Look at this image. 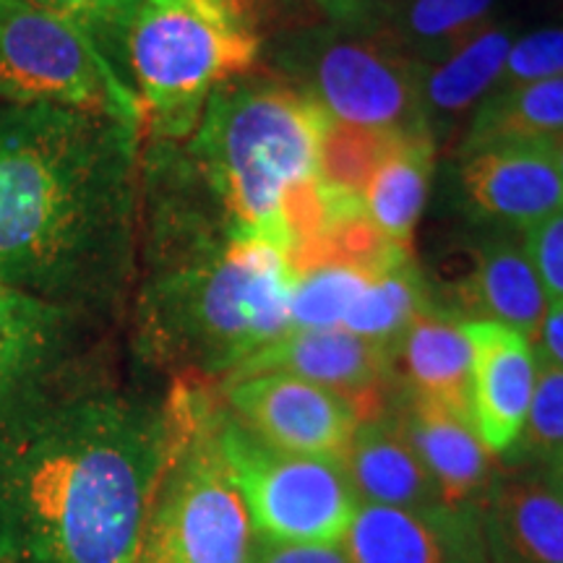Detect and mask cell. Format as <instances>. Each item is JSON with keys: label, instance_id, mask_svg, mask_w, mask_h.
Wrapping results in <instances>:
<instances>
[{"label": "cell", "instance_id": "obj_36", "mask_svg": "<svg viewBox=\"0 0 563 563\" xmlns=\"http://www.w3.org/2000/svg\"><path fill=\"white\" fill-rule=\"evenodd\" d=\"M136 563H178V561L173 559L170 551H167V548L162 545L159 540L154 538V534H150V538H146L144 551H141Z\"/></svg>", "mask_w": 563, "mask_h": 563}, {"label": "cell", "instance_id": "obj_25", "mask_svg": "<svg viewBox=\"0 0 563 563\" xmlns=\"http://www.w3.org/2000/svg\"><path fill=\"white\" fill-rule=\"evenodd\" d=\"M422 313V287L412 258L407 256L389 269L376 274L357 295L344 316V332L363 336L382 347L397 352L402 334Z\"/></svg>", "mask_w": 563, "mask_h": 563}, {"label": "cell", "instance_id": "obj_33", "mask_svg": "<svg viewBox=\"0 0 563 563\" xmlns=\"http://www.w3.org/2000/svg\"><path fill=\"white\" fill-rule=\"evenodd\" d=\"M534 355L540 361H548L563 368V302H551L543 323H540V332L532 342Z\"/></svg>", "mask_w": 563, "mask_h": 563}, {"label": "cell", "instance_id": "obj_6", "mask_svg": "<svg viewBox=\"0 0 563 563\" xmlns=\"http://www.w3.org/2000/svg\"><path fill=\"white\" fill-rule=\"evenodd\" d=\"M170 454L150 534L178 563H253L262 534L217 441V407L196 389L167 405Z\"/></svg>", "mask_w": 563, "mask_h": 563}, {"label": "cell", "instance_id": "obj_37", "mask_svg": "<svg viewBox=\"0 0 563 563\" xmlns=\"http://www.w3.org/2000/svg\"><path fill=\"white\" fill-rule=\"evenodd\" d=\"M551 144H553V154H555V165H559L561 178H563V136L551 141Z\"/></svg>", "mask_w": 563, "mask_h": 563}, {"label": "cell", "instance_id": "obj_20", "mask_svg": "<svg viewBox=\"0 0 563 563\" xmlns=\"http://www.w3.org/2000/svg\"><path fill=\"white\" fill-rule=\"evenodd\" d=\"M496 0H376L355 21L371 24L397 42L426 68L490 26Z\"/></svg>", "mask_w": 563, "mask_h": 563}, {"label": "cell", "instance_id": "obj_4", "mask_svg": "<svg viewBox=\"0 0 563 563\" xmlns=\"http://www.w3.org/2000/svg\"><path fill=\"white\" fill-rule=\"evenodd\" d=\"M327 121L311 95L282 84L228 81L214 89L188 157L228 217V238L262 235L285 251L282 207L319 175Z\"/></svg>", "mask_w": 563, "mask_h": 563}, {"label": "cell", "instance_id": "obj_21", "mask_svg": "<svg viewBox=\"0 0 563 563\" xmlns=\"http://www.w3.org/2000/svg\"><path fill=\"white\" fill-rule=\"evenodd\" d=\"M464 306L477 313V321H496L517 329L534 342L548 306L538 272L522 243H488L475 256L473 272L462 287Z\"/></svg>", "mask_w": 563, "mask_h": 563}, {"label": "cell", "instance_id": "obj_2", "mask_svg": "<svg viewBox=\"0 0 563 563\" xmlns=\"http://www.w3.org/2000/svg\"><path fill=\"white\" fill-rule=\"evenodd\" d=\"M131 125L0 102V282L79 308L123 238Z\"/></svg>", "mask_w": 563, "mask_h": 563}, {"label": "cell", "instance_id": "obj_31", "mask_svg": "<svg viewBox=\"0 0 563 563\" xmlns=\"http://www.w3.org/2000/svg\"><path fill=\"white\" fill-rule=\"evenodd\" d=\"M525 251L551 302H563V209L525 230Z\"/></svg>", "mask_w": 563, "mask_h": 563}, {"label": "cell", "instance_id": "obj_26", "mask_svg": "<svg viewBox=\"0 0 563 563\" xmlns=\"http://www.w3.org/2000/svg\"><path fill=\"white\" fill-rule=\"evenodd\" d=\"M399 136L407 133L368 131L329 118L319 150V178L327 186L357 194L363 199L371 175Z\"/></svg>", "mask_w": 563, "mask_h": 563}, {"label": "cell", "instance_id": "obj_22", "mask_svg": "<svg viewBox=\"0 0 563 563\" xmlns=\"http://www.w3.org/2000/svg\"><path fill=\"white\" fill-rule=\"evenodd\" d=\"M433 175L431 133H407L394 141L382 165L371 175L363 203L373 228L397 249L410 251L415 224L426 207Z\"/></svg>", "mask_w": 563, "mask_h": 563}, {"label": "cell", "instance_id": "obj_28", "mask_svg": "<svg viewBox=\"0 0 563 563\" xmlns=\"http://www.w3.org/2000/svg\"><path fill=\"white\" fill-rule=\"evenodd\" d=\"M519 452L527 460L561 467L563 464V368L538 357V378L530 412H527Z\"/></svg>", "mask_w": 563, "mask_h": 563}, {"label": "cell", "instance_id": "obj_18", "mask_svg": "<svg viewBox=\"0 0 563 563\" xmlns=\"http://www.w3.org/2000/svg\"><path fill=\"white\" fill-rule=\"evenodd\" d=\"M407 439L439 485L446 506H481L490 481V452L475 422L446 407L412 399L402 420Z\"/></svg>", "mask_w": 563, "mask_h": 563}, {"label": "cell", "instance_id": "obj_15", "mask_svg": "<svg viewBox=\"0 0 563 563\" xmlns=\"http://www.w3.org/2000/svg\"><path fill=\"white\" fill-rule=\"evenodd\" d=\"M488 563H563V477L519 473L481 504Z\"/></svg>", "mask_w": 563, "mask_h": 563}, {"label": "cell", "instance_id": "obj_9", "mask_svg": "<svg viewBox=\"0 0 563 563\" xmlns=\"http://www.w3.org/2000/svg\"><path fill=\"white\" fill-rule=\"evenodd\" d=\"M347 30L306 37L300 60L311 74V97L332 121L382 133L428 131L422 104L426 66L389 34L352 21Z\"/></svg>", "mask_w": 563, "mask_h": 563}, {"label": "cell", "instance_id": "obj_35", "mask_svg": "<svg viewBox=\"0 0 563 563\" xmlns=\"http://www.w3.org/2000/svg\"><path fill=\"white\" fill-rule=\"evenodd\" d=\"M311 3L321 5V9L332 19L340 21V24H352V21L357 19V13H361L363 0H311Z\"/></svg>", "mask_w": 563, "mask_h": 563}, {"label": "cell", "instance_id": "obj_13", "mask_svg": "<svg viewBox=\"0 0 563 563\" xmlns=\"http://www.w3.org/2000/svg\"><path fill=\"white\" fill-rule=\"evenodd\" d=\"M462 186L481 214L530 230L563 209V178L548 141H498L467 152Z\"/></svg>", "mask_w": 563, "mask_h": 563}, {"label": "cell", "instance_id": "obj_1", "mask_svg": "<svg viewBox=\"0 0 563 563\" xmlns=\"http://www.w3.org/2000/svg\"><path fill=\"white\" fill-rule=\"evenodd\" d=\"M167 454V407L42 389L3 405L0 555L21 563H136Z\"/></svg>", "mask_w": 563, "mask_h": 563}, {"label": "cell", "instance_id": "obj_11", "mask_svg": "<svg viewBox=\"0 0 563 563\" xmlns=\"http://www.w3.org/2000/svg\"><path fill=\"white\" fill-rule=\"evenodd\" d=\"M342 548L350 563H488L481 506L357 504Z\"/></svg>", "mask_w": 563, "mask_h": 563}, {"label": "cell", "instance_id": "obj_14", "mask_svg": "<svg viewBox=\"0 0 563 563\" xmlns=\"http://www.w3.org/2000/svg\"><path fill=\"white\" fill-rule=\"evenodd\" d=\"M473 350V420L490 454L509 452L530 412L538 355L517 329L496 321H462Z\"/></svg>", "mask_w": 563, "mask_h": 563}, {"label": "cell", "instance_id": "obj_19", "mask_svg": "<svg viewBox=\"0 0 563 563\" xmlns=\"http://www.w3.org/2000/svg\"><path fill=\"white\" fill-rule=\"evenodd\" d=\"M397 352L412 399L473 420V350L462 323L422 311L402 334Z\"/></svg>", "mask_w": 563, "mask_h": 563}, {"label": "cell", "instance_id": "obj_3", "mask_svg": "<svg viewBox=\"0 0 563 563\" xmlns=\"http://www.w3.org/2000/svg\"><path fill=\"white\" fill-rule=\"evenodd\" d=\"M188 243L146 287L141 334L165 361L230 376L290 332L298 277L287 253L262 235Z\"/></svg>", "mask_w": 563, "mask_h": 563}, {"label": "cell", "instance_id": "obj_17", "mask_svg": "<svg viewBox=\"0 0 563 563\" xmlns=\"http://www.w3.org/2000/svg\"><path fill=\"white\" fill-rule=\"evenodd\" d=\"M357 504L422 509L443 504L439 485L407 439L402 422L371 418L357 426L340 462Z\"/></svg>", "mask_w": 563, "mask_h": 563}, {"label": "cell", "instance_id": "obj_23", "mask_svg": "<svg viewBox=\"0 0 563 563\" xmlns=\"http://www.w3.org/2000/svg\"><path fill=\"white\" fill-rule=\"evenodd\" d=\"M511 45V32L506 26L490 24L441 63L426 68L422 74L426 118H456L488 97L501 79Z\"/></svg>", "mask_w": 563, "mask_h": 563}, {"label": "cell", "instance_id": "obj_27", "mask_svg": "<svg viewBox=\"0 0 563 563\" xmlns=\"http://www.w3.org/2000/svg\"><path fill=\"white\" fill-rule=\"evenodd\" d=\"M373 277L347 264H321L298 274L290 298L292 329H342L357 295Z\"/></svg>", "mask_w": 563, "mask_h": 563}, {"label": "cell", "instance_id": "obj_38", "mask_svg": "<svg viewBox=\"0 0 563 563\" xmlns=\"http://www.w3.org/2000/svg\"><path fill=\"white\" fill-rule=\"evenodd\" d=\"M371 3H376V0H363V5H361V13H363L365 5H371ZM361 13H357V16H361Z\"/></svg>", "mask_w": 563, "mask_h": 563}, {"label": "cell", "instance_id": "obj_29", "mask_svg": "<svg viewBox=\"0 0 563 563\" xmlns=\"http://www.w3.org/2000/svg\"><path fill=\"white\" fill-rule=\"evenodd\" d=\"M559 76H563V26H551L514 42L496 89Z\"/></svg>", "mask_w": 563, "mask_h": 563}, {"label": "cell", "instance_id": "obj_8", "mask_svg": "<svg viewBox=\"0 0 563 563\" xmlns=\"http://www.w3.org/2000/svg\"><path fill=\"white\" fill-rule=\"evenodd\" d=\"M217 441L262 538L342 543L357 501L340 464L279 452L222 410H217Z\"/></svg>", "mask_w": 563, "mask_h": 563}, {"label": "cell", "instance_id": "obj_30", "mask_svg": "<svg viewBox=\"0 0 563 563\" xmlns=\"http://www.w3.org/2000/svg\"><path fill=\"white\" fill-rule=\"evenodd\" d=\"M32 3L81 26L102 47L104 40L125 37L133 13L144 0H32Z\"/></svg>", "mask_w": 563, "mask_h": 563}, {"label": "cell", "instance_id": "obj_7", "mask_svg": "<svg viewBox=\"0 0 563 563\" xmlns=\"http://www.w3.org/2000/svg\"><path fill=\"white\" fill-rule=\"evenodd\" d=\"M0 102L53 104L141 125L136 95L102 47L32 0H0Z\"/></svg>", "mask_w": 563, "mask_h": 563}, {"label": "cell", "instance_id": "obj_12", "mask_svg": "<svg viewBox=\"0 0 563 563\" xmlns=\"http://www.w3.org/2000/svg\"><path fill=\"white\" fill-rule=\"evenodd\" d=\"M391 363V350L344 329H290L232 371L228 382L256 373H287L352 399L361 418L371 420L382 407Z\"/></svg>", "mask_w": 563, "mask_h": 563}, {"label": "cell", "instance_id": "obj_39", "mask_svg": "<svg viewBox=\"0 0 563 563\" xmlns=\"http://www.w3.org/2000/svg\"><path fill=\"white\" fill-rule=\"evenodd\" d=\"M555 473H559V475L563 477V464H561V467H555Z\"/></svg>", "mask_w": 563, "mask_h": 563}, {"label": "cell", "instance_id": "obj_10", "mask_svg": "<svg viewBox=\"0 0 563 563\" xmlns=\"http://www.w3.org/2000/svg\"><path fill=\"white\" fill-rule=\"evenodd\" d=\"M224 399L232 418L269 446L336 464L363 422L352 399L287 373L230 378Z\"/></svg>", "mask_w": 563, "mask_h": 563}, {"label": "cell", "instance_id": "obj_34", "mask_svg": "<svg viewBox=\"0 0 563 563\" xmlns=\"http://www.w3.org/2000/svg\"><path fill=\"white\" fill-rule=\"evenodd\" d=\"M220 3L232 13V16L241 21V24L256 32L258 13H262L264 0H220Z\"/></svg>", "mask_w": 563, "mask_h": 563}, {"label": "cell", "instance_id": "obj_16", "mask_svg": "<svg viewBox=\"0 0 563 563\" xmlns=\"http://www.w3.org/2000/svg\"><path fill=\"white\" fill-rule=\"evenodd\" d=\"M74 327V306L0 282V407L42 389Z\"/></svg>", "mask_w": 563, "mask_h": 563}, {"label": "cell", "instance_id": "obj_5", "mask_svg": "<svg viewBox=\"0 0 563 563\" xmlns=\"http://www.w3.org/2000/svg\"><path fill=\"white\" fill-rule=\"evenodd\" d=\"M123 40L141 125L159 139L191 136L214 89L258 58L256 32L220 0H144Z\"/></svg>", "mask_w": 563, "mask_h": 563}, {"label": "cell", "instance_id": "obj_32", "mask_svg": "<svg viewBox=\"0 0 563 563\" xmlns=\"http://www.w3.org/2000/svg\"><path fill=\"white\" fill-rule=\"evenodd\" d=\"M253 563H350L342 543L313 545V543H282V540H258Z\"/></svg>", "mask_w": 563, "mask_h": 563}, {"label": "cell", "instance_id": "obj_24", "mask_svg": "<svg viewBox=\"0 0 563 563\" xmlns=\"http://www.w3.org/2000/svg\"><path fill=\"white\" fill-rule=\"evenodd\" d=\"M563 136V76L493 89L467 133V152L498 141H551Z\"/></svg>", "mask_w": 563, "mask_h": 563}]
</instances>
